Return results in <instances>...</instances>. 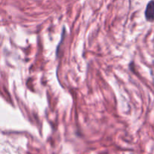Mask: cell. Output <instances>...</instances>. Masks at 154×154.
Here are the masks:
<instances>
[{
    "label": "cell",
    "instance_id": "6da1fadb",
    "mask_svg": "<svg viewBox=\"0 0 154 154\" xmlns=\"http://www.w3.org/2000/svg\"><path fill=\"white\" fill-rule=\"evenodd\" d=\"M145 17L147 20H154V1H151L148 3L146 8Z\"/></svg>",
    "mask_w": 154,
    "mask_h": 154
}]
</instances>
